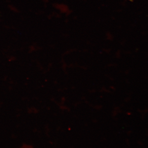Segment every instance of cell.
I'll return each instance as SVG.
<instances>
[{"mask_svg": "<svg viewBox=\"0 0 148 148\" xmlns=\"http://www.w3.org/2000/svg\"><path fill=\"white\" fill-rule=\"evenodd\" d=\"M129 1H132V0H129Z\"/></svg>", "mask_w": 148, "mask_h": 148, "instance_id": "7a4b0ae2", "label": "cell"}, {"mask_svg": "<svg viewBox=\"0 0 148 148\" xmlns=\"http://www.w3.org/2000/svg\"><path fill=\"white\" fill-rule=\"evenodd\" d=\"M9 8L12 11L14 12H17L18 10H17V9L16 8V7L14 6L10 5V6Z\"/></svg>", "mask_w": 148, "mask_h": 148, "instance_id": "6da1fadb", "label": "cell"}]
</instances>
